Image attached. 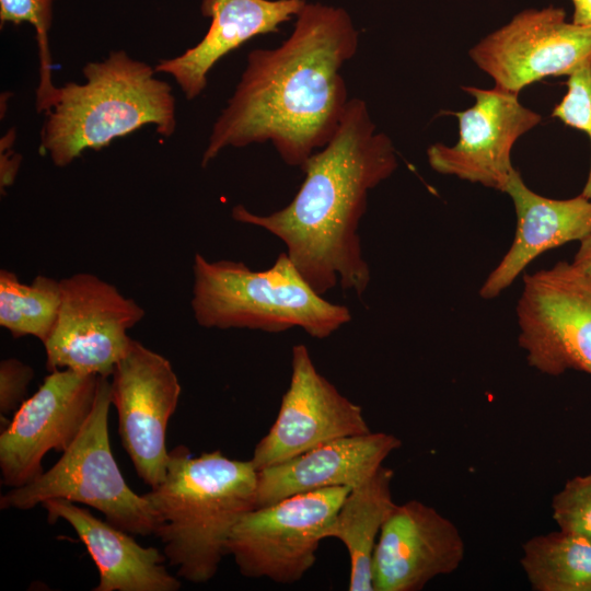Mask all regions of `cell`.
Listing matches in <instances>:
<instances>
[{
  "label": "cell",
  "mask_w": 591,
  "mask_h": 591,
  "mask_svg": "<svg viewBox=\"0 0 591 591\" xmlns=\"http://www.w3.org/2000/svg\"><path fill=\"white\" fill-rule=\"evenodd\" d=\"M358 42L346 10L306 2L279 47L248 54L213 124L201 166L228 147L270 141L286 164L301 167L333 138L345 115L350 99L340 69Z\"/></svg>",
  "instance_id": "cell-1"
},
{
  "label": "cell",
  "mask_w": 591,
  "mask_h": 591,
  "mask_svg": "<svg viewBox=\"0 0 591 591\" xmlns=\"http://www.w3.org/2000/svg\"><path fill=\"white\" fill-rule=\"evenodd\" d=\"M396 167L392 140L376 131L367 103L354 97L333 138L302 164L304 179L290 204L267 216L237 205L231 215L281 240L318 294L339 285L361 297L371 276L362 256L359 222L369 192Z\"/></svg>",
  "instance_id": "cell-2"
},
{
  "label": "cell",
  "mask_w": 591,
  "mask_h": 591,
  "mask_svg": "<svg viewBox=\"0 0 591 591\" xmlns=\"http://www.w3.org/2000/svg\"><path fill=\"white\" fill-rule=\"evenodd\" d=\"M257 470L250 461L220 451L198 456L184 445L170 451L164 480L147 494L167 563L177 577L204 583L211 580L237 520L255 508Z\"/></svg>",
  "instance_id": "cell-3"
},
{
  "label": "cell",
  "mask_w": 591,
  "mask_h": 591,
  "mask_svg": "<svg viewBox=\"0 0 591 591\" xmlns=\"http://www.w3.org/2000/svg\"><path fill=\"white\" fill-rule=\"evenodd\" d=\"M84 83L57 88L40 131V149L56 166H67L88 149L101 150L114 139L146 125L162 137L176 128L172 86L150 65L113 50L82 69Z\"/></svg>",
  "instance_id": "cell-4"
},
{
  "label": "cell",
  "mask_w": 591,
  "mask_h": 591,
  "mask_svg": "<svg viewBox=\"0 0 591 591\" xmlns=\"http://www.w3.org/2000/svg\"><path fill=\"white\" fill-rule=\"evenodd\" d=\"M193 274L190 304L206 328L280 333L300 327L323 339L351 320L347 306L328 302L309 285L286 252L262 271L196 253Z\"/></svg>",
  "instance_id": "cell-5"
},
{
  "label": "cell",
  "mask_w": 591,
  "mask_h": 591,
  "mask_svg": "<svg viewBox=\"0 0 591 591\" xmlns=\"http://www.w3.org/2000/svg\"><path fill=\"white\" fill-rule=\"evenodd\" d=\"M111 381L100 376L95 402L80 433L48 471L1 496V509L30 510L51 499L86 505L107 522L140 536L154 535L157 514L144 495L126 483L112 452Z\"/></svg>",
  "instance_id": "cell-6"
},
{
  "label": "cell",
  "mask_w": 591,
  "mask_h": 591,
  "mask_svg": "<svg viewBox=\"0 0 591 591\" xmlns=\"http://www.w3.org/2000/svg\"><path fill=\"white\" fill-rule=\"evenodd\" d=\"M350 489L321 488L253 508L232 528L227 555L246 578L299 581L314 566L324 531Z\"/></svg>",
  "instance_id": "cell-7"
},
{
  "label": "cell",
  "mask_w": 591,
  "mask_h": 591,
  "mask_svg": "<svg viewBox=\"0 0 591 591\" xmlns=\"http://www.w3.org/2000/svg\"><path fill=\"white\" fill-rule=\"evenodd\" d=\"M517 317L531 367L553 376L591 375V278L577 266L563 260L524 275Z\"/></svg>",
  "instance_id": "cell-8"
},
{
  "label": "cell",
  "mask_w": 591,
  "mask_h": 591,
  "mask_svg": "<svg viewBox=\"0 0 591 591\" xmlns=\"http://www.w3.org/2000/svg\"><path fill=\"white\" fill-rule=\"evenodd\" d=\"M60 290L57 321L43 344L47 370L109 378L131 344L128 329L143 318L144 310L89 273L60 279Z\"/></svg>",
  "instance_id": "cell-9"
},
{
  "label": "cell",
  "mask_w": 591,
  "mask_h": 591,
  "mask_svg": "<svg viewBox=\"0 0 591 591\" xmlns=\"http://www.w3.org/2000/svg\"><path fill=\"white\" fill-rule=\"evenodd\" d=\"M468 54L495 86L519 94L542 79L570 76L591 59V28L568 22L561 8L528 9Z\"/></svg>",
  "instance_id": "cell-10"
},
{
  "label": "cell",
  "mask_w": 591,
  "mask_h": 591,
  "mask_svg": "<svg viewBox=\"0 0 591 591\" xmlns=\"http://www.w3.org/2000/svg\"><path fill=\"white\" fill-rule=\"evenodd\" d=\"M101 375L50 371L38 390L14 412L0 434L4 486H24L40 474L45 454L66 451L90 416Z\"/></svg>",
  "instance_id": "cell-11"
},
{
  "label": "cell",
  "mask_w": 591,
  "mask_h": 591,
  "mask_svg": "<svg viewBox=\"0 0 591 591\" xmlns=\"http://www.w3.org/2000/svg\"><path fill=\"white\" fill-rule=\"evenodd\" d=\"M111 376L123 447L143 483L158 487L170 460L165 437L182 392L178 378L164 356L135 339Z\"/></svg>",
  "instance_id": "cell-12"
},
{
  "label": "cell",
  "mask_w": 591,
  "mask_h": 591,
  "mask_svg": "<svg viewBox=\"0 0 591 591\" xmlns=\"http://www.w3.org/2000/svg\"><path fill=\"white\" fill-rule=\"evenodd\" d=\"M474 104L454 113L459 139L453 146L437 142L427 149L430 167L443 175L505 192L514 172L511 150L542 117L519 101V94L498 86H463Z\"/></svg>",
  "instance_id": "cell-13"
},
{
  "label": "cell",
  "mask_w": 591,
  "mask_h": 591,
  "mask_svg": "<svg viewBox=\"0 0 591 591\" xmlns=\"http://www.w3.org/2000/svg\"><path fill=\"white\" fill-rule=\"evenodd\" d=\"M362 409L315 368L309 349L292 347L291 379L278 415L251 459L259 471L327 441L370 432Z\"/></svg>",
  "instance_id": "cell-14"
},
{
  "label": "cell",
  "mask_w": 591,
  "mask_h": 591,
  "mask_svg": "<svg viewBox=\"0 0 591 591\" xmlns=\"http://www.w3.org/2000/svg\"><path fill=\"white\" fill-rule=\"evenodd\" d=\"M464 555L465 543L451 520L418 500L396 505L373 552V591L421 590L455 571Z\"/></svg>",
  "instance_id": "cell-15"
},
{
  "label": "cell",
  "mask_w": 591,
  "mask_h": 591,
  "mask_svg": "<svg viewBox=\"0 0 591 591\" xmlns=\"http://www.w3.org/2000/svg\"><path fill=\"white\" fill-rule=\"evenodd\" d=\"M401 440L385 432L343 437L257 471L255 508L321 488H354L368 479Z\"/></svg>",
  "instance_id": "cell-16"
},
{
  "label": "cell",
  "mask_w": 591,
  "mask_h": 591,
  "mask_svg": "<svg viewBox=\"0 0 591 591\" xmlns=\"http://www.w3.org/2000/svg\"><path fill=\"white\" fill-rule=\"evenodd\" d=\"M503 193L513 202L517 228L509 251L480 287L483 299L498 297L541 254L581 241L591 231V200L581 194L569 199L547 198L529 188L517 170Z\"/></svg>",
  "instance_id": "cell-17"
},
{
  "label": "cell",
  "mask_w": 591,
  "mask_h": 591,
  "mask_svg": "<svg viewBox=\"0 0 591 591\" xmlns=\"http://www.w3.org/2000/svg\"><path fill=\"white\" fill-rule=\"evenodd\" d=\"M305 0H202L201 13L211 19L202 39L179 56L161 59L154 67L167 73L188 101L207 85L213 66L255 36L276 33L301 11Z\"/></svg>",
  "instance_id": "cell-18"
},
{
  "label": "cell",
  "mask_w": 591,
  "mask_h": 591,
  "mask_svg": "<svg viewBox=\"0 0 591 591\" xmlns=\"http://www.w3.org/2000/svg\"><path fill=\"white\" fill-rule=\"evenodd\" d=\"M47 520H65L84 544L96 565L99 583L93 591H177L181 581L166 569V558L155 547L138 544L132 534L94 517L65 499L43 505Z\"/></svg>",
  "instance_id": "cell-19"
},
{
  "label": "cell",
  "mask_w": 591,
  "mask_h": 591,
  "mask_svg": "<svg viewBox=\"0 0 591 591\" xmlns=\"http://www.w3.org/2000/svg\"><path fill=\"white\" fill-rule=\"evenodd\" d=\"M394 472L381 465L368 479L351 488L324 540H339L349 554V591H373L372 557L381 529L395 508L392 496Z\"/></svg>",
  "instance_id": "cell-20"
},
{
  "label": "cell",
  "mask_w": 591,
  "mask_h": 591,
  "mask_svg": "<svg viewBox=\"0 0 591 591\" xmlns=\"http://www.w3.org/2000/svg\"><path fill=\"white\" fill-rule=\"evenodd\" d=\"M522 569L535 591H591V541L561 530L522 545Z\"/></svg>",
  "instance_id": "cell-21"
},
{
  "label": "cell",
  "mask_w": 591,
  "mask_h": 591,
  "mask_svg": "<svg viewBox=\"0 0 591 591\" xmlns=\"http://www.w3.org/2000/svg\"><path fill=\"white\" fill-rule=\"evenodd\" d=\"M60 300V280L39 275L24 283L15 273L0 270V325L14 338L33 336L44 344L56 324Z\"/></svg>",
  "instance_id": "cell-22"
},
{
  "label": "cell",
  "mask_w": 591,
  "mask_h": 591,
  "mask_svg": "<svg viewBox=\"0 0 591 591\" xmlns=\"http://www.w3.org/2000/svg\"><path fill=\"white\" fill-rule=\"evenodd\" d=\"M55 0H0L1 25L12 23L31 24L35 32L39 53L40 81L37 89L36 105L38 112H47L55 97L57 88L51 81V61L48 33L53 21Z\"/></svg>",
  "instance_id": "cell-23"
},
{
  "label": "cell",
  "mask_w": 591,
  "mask_h": 591,
  "mask_svg": "<svg viewBox=\"0 0 591 591\" xmlns=\"http://www.w3.org/2000/svg\"><path fill=\"white\" fill-rule=\"evenodd\" d=\"M559 530L591 541V473L575 476L552 499Z\"/></svg>",
  "instance_id": "cell-24"
},
{
  "label": "cell",
  "mask_w": 591,
  "mask_h": 591,
  "mask_svg": "<svg viewBox=\"0 0 591 591\" xmlns=\"http://www.w3.org/2000/svg\"><path fill=\"white\" fill-rule=\"evenodd\" d=\"M566 85L567 92L554 107L552 116L586 132L591 143V59L568 76ZM581 195L591 200V161Z\"/></svg>",
  "instance_id": "cell-25"
},
{
  "label": "cell",
  "mask_w": 591,
  "mask_h": 591,
  "mask_svg": "<svg viewBox=\"0 0 591 591\" xmlns=\"http://www.w3.org/2000/svg\"><path fill=\"white\" fill-rule=\"evenodd\" d=\"M34 376L32 367L15 358L0 363V412L1 417L15 412L26 399L30 382Z\"/></svg>",
  "instance_id": "cell-26"
},
{
  "label": "cell",
  "mask_w": 591,
  "mask_h": 591,
  "mask_svg": "<svg viewBox=\"0 0 591 591\" xmlns=\"http://www.w3.org/2000/svg\"><path fill=\"white\" fill-rule=\"evenodd\" d=\"M13 138L14 136L8 135L1 140V189L13 183L20 165V157L15 155L14 152L10 150Z\"/></svg>",
  "instance_id": "cell-27"
},
{
  "label": "cell",
  "mask_w": 591,
  "mask_h": 591,
  "mask_svg": "<svg viewBox=\"0 0 591 591\" xmlns=\"http://www.w3.org/2000/svg\"><path fill=\"white\" fill-rule=\"evenodd\" d=\"M572 264L591 278V231L580 241Z\"/></svg>",
  "instance_id": "cell-28"
},
{
  "label": "cell",
  "mask_w": 591,
  "mask_h": 591,
  "mask_svg": "<svg viewBox=\"0 0 591 591\" xmlns=\"http://www.w3.org/2000/svg\"><path fill=\"white\" fill-rule=\"evenodd\" d=\"M573 5L572 22L591 28V0H571Z\"/></svg>",
  "instance_id": "cell-29"
}]
</instances>
